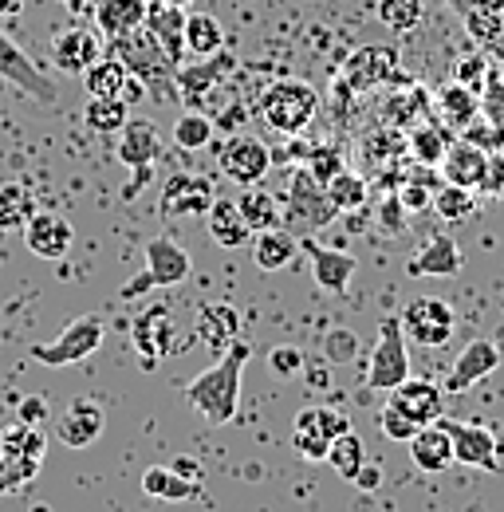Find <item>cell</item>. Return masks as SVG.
<instances>
[{"label": "cell", "instance_id": "6da1fadb", "mask_svg": "<svg viewBox=\"0 0 504 512\" xmlns=\"http://www.w3.org/2000/svg\"><path fill=\"white\" fill-rule=\"evenodd\" d=\"M249 359H252V347L237 339L229 351H221V359H217L209 371H201L197 379L186 383V402L209 422V426L233 422L237 402H241V379H245Z\"/></svg>", "mask_w": 504, "mask_h": 512}, {"label": "cell", "instance_id": "7a4b0ae2", "mask_svg": "<svg viewBox=\"0 0 504 512\" xmlns=\"http://www.w3.org/2000/svg\"><path fill=\"white\" fill-rule=\"evenodd\" d=\"M107 56L123 60V67L142 83L150 87L154 95H166V87H174V75H178V64L162 52V44L146 32V28H134L119 40H107Z\"/></svg>", "mask_w": 504, "mask_h": 512}, {"label": "cell", "instance_id": "3957f363", "mask_svg": "<svg viewBox=\"0 0 504 512\" xmlns=\"http://www.w3.org/2000/svg\"><path fill=\"white\" fill-rule=\"evenodd\" d=\"M319 111V95L304 79H276L260 95V119L280 134H300Z\"/></svg>", "mask_w": 504, "mask_h": 512}, {"label": "cell", "instance_id": "277c9868", "mask_svg": "<svg viewBox=\"0 0 504 512\" xmlns=\"http://www.w3.org/2000/svg\"><path fill=\"white\" fill-rule=\"evenodd\" d=\"M107 339V323L103 316H79L63 327L60 335L44 339L32 347V359L44 363V367H71V363H83L91 359Z\"/></svg>", "mask_w": 504, "mask_h": 512}, {"label": "cell", "instance_id": "5b68a950", "mask_svg": "<svg viewBox=\"0 0 504 512\" xmlns=\"http://www.w3.org/2000/svg\"><path fill=\"white\" fill-rule=\"evenodd\" d=\"M193 276V260L189 253L174 241V237H154L146 241V272L138 280H130L123 292V300H138L142 292L150 288H174V284H186Z\"/></svg>", "mask_w": 504, "mask_h": 512}, {"label": "cell", "instance_id": "8992f818", "mask_svg": "<svg viewBox=\"0 0 504 512\" xmlns=\"http://www.w3.org/2000/svg\"><path fill=\"white\" fill-rule=\"evenodd\" d=\"M410 379V355H406V335H402V323L398 316L382 323L378 331V343L371 351V363H367V390H394Z\"/></svg>", "mask_w": 504, "mask_h": 512}, {"label": "cell", "instance_id": "52a82bcc", "mask_svg": "<svg viewBox=\"0 0 504 512\" xmlns=\"http://www.w3.org/2000/svg\"><path fill=\"white\" fill-rule=\"evenodd\" d=\"M398 323H402V335L410 343H418V347H445L453 339L457 316L438 296H418V300H410L398 312Z\"/></svg>", "mask_w": 504, "mask_h": 512}, {"label": "cell", "instance_id": "ba28073f", "mask_svg": "<svg viewBox=\"0 0 504 512\" xmlns=\"http://www.w3.org/2000/svg\"><path fill=\"white\" fill-rule=\"evenodd\" d=\"M130 343H134V351L142 355L146 367L162 363L166 355H178L182 343H178V320H174V312L162 308V304L142 308L134 316V323H130Z\"/></svg>", "mask_w": 504, "mask_h": 512}, {"label": "cell", "instance_id": "9c48e42d", "mask_svg": "<svg viewBox=\"0 0 504 512\" xmlns=\"http://www.w3.org/2000/svg\"><path fill=\"white\" fill-rule=\"evenodd\" d=\"M48 453V434L44 426H28V422H12L0 430V457L12 465V473L20 477V485L36 481L40 465Z\"/></svg>", "mask_w": 504, "mask_h": 512}, {"label": "cell", "instance_id": "30bf717a", "mask_svg": "<svg viewBox=\"0 0 504 512\" xmlns=\"http://www.w3.org/2000/svg\"><path fill=\"white\" fill-rule=\"evenodd\" d=\"M0 79L12 83L16 91H24L36 103H56V83L32 64V56L0 28Z\"/></svg>", "mask_w": 504, "mask_h": 512}, {"label": "cell", "instance_id": "8fae6325", "mask_svg": "<svg viewBox=\"0 0 504 512\" xmlns=\"http://www.w3.org/2000/svg\"><path fill=\"white\" fill-rule=\"evenodd\" d=\"M394 79H406V75H402L398 52L386 44H367L343 64V91H375Z\"/></svg>", "mask_w": 504, "mask_h": 512}, {"label": "cell", "instance_id": "7c38bea8", "mask_svg": "<svg viewBox=\"0 0 504 512\" xmlns=\"http://www.w3.org/2000/svg\"><path fill=\"white\" fill-rule=\"evenodd\" d=\"M213 201H217V190L205 174H170L158 193L162 217H205Z\"/></svg>", "mask_w": 504, "mask_h": 512}, {"label": "cell", "instance_id": "4fadbf2b", "mask_svg": "<svg viewBox=\"0 0 504 512\" xmlns=\"http://www.w3.org/2000/svg\"><path fill=\"white\" fill-rule=\"evenodd\" d=\"M449 442H453V461L469 465V469H485L497 473V457H501V442L493 430H485L481 422H445Z\"/></svg>", "mask_w": 504, "mask_h": 512}, {"label": "cell", "instance_id": "5bb4252c", "mask_svg": "<svg viewBox=\"0 0 504 512\" xmlns=\"http://www.w3.org/2000/svg\"><path fill=\"white\" fill-rule=\"evenodd\" d=\"M103 430H107V414H103V406L95 402V398H71L67 406H63V414L56 418V438H60L67 449H87L95 446L99 438H103Z\"/></svg>", "mask_w": 504, "mask_h": 512}, {"label": "cell", "instance_id": "9a60e30c", "mask_svg": "<svg viewBox=\"0 0 504 512\" xmlns=\"http://www.w3.org/2000/svg\"><path fill=\"white\" fill-rule=\"evenodd\" d=\"M107 56V44L95 28H83V24H71L52 36V60L56 67H63L67 75H83L91 64H99Z\"/></svg>", "mask_w": 504, "mask_h": 512}, {"label": "cell", "instance_id": "2e32d148", "mask_svg": "<svg viewBox=\"0 0 504 512\" xmlns=\"http://www.w3.org/2000/svg\"><path fill=\"white\" fill-rule=\"evenodd\" d=\"M288 221L296 229H304V233H312L319 225L335 221V205L327 201L323 186L315 182L308 170H296V178L288 186Z\"/></svg>", "mask_w": 504, "mask_h": 512}, {"label": "cell", "instance_id": "e0dca14e", "mask_svg": "<svg viewBox=\"0 0 504 512\" xmlns=\"http://www.w3.org/2000/svg\"><path fill=\"white\" fill-rule=\"evenodd\" d=\"M221 170L241 182V186H256L264 182V174L272 170V150L260 142V138H249V134H233L221 150Z\"/></svg>", "mask_w": 504, "mask_h": 512}, {"label": "cell", "instance_id": "ac0fdd59", "mask_svg": "<svg viewBox=\"0 0 504 512\" xmlns=\"http://www.w3.org/2000/svg\"><path fill=\"white\" fill-rule=\"evenodd\" d=\"M20 233H24L28 253L40 256V260H63L75 245V229H71V221L63 213H40L36 209L32 221Z\"/></svg>", "mask_w": 504, "mask_h": 512}, {"label": "cell", "instance_id": "d6986e66", "mask_svg": "<svg viewBox=\"0 0 504 512\" xmlns=\"http://www.w3.org/2000/svg\"><path fill=\"white\" fill-rule=\"evenodd\" d=\"M497 367H501V347H497L493 339H473V343L457 355V363H453V371L445 375L441 390H445V394H465L469 386L489 379Z\"/></svg>", "mask_w": 504, "mask_h": 512}, {"label": "cell", "instance_id": "ffe728a7", "mask_svg": "<svg viewBox=\"0 0 504 512\" xmlns=\"http://www.w3.org/2000/svg\"><path fill=\"white\" fill-rule=\"evenodd\" d=\"M300 249H304L308 260H312V276L323 292L343 296V292L351 288V276H355V268H359L355 256L343 253V249H331V245H319V241H312V237H304Z\"/></svg>", "mask_w": 504, "mask_h": 512}, {"label": "cell", "instance_id": "44dd1931", "mask_svg": "<svg viewBox=\"0 0 504 512\" xmlns=\"http://www.w3.org/2000/svg\"><path fill=\"white\" fill-rule=\"evenodd\" d=\"M390 406L402 410L406 418H414L418 426H430V422H441V410H445V390L430 379H406L402 386L390 390Z\"/></svg>", "mask_w": 504, "mask_h": 512}, {"label": "cell", "instance_id": "7402d4cb", "mask_svg": "<svg viewBox=\"0 0 504 512\" xmlns=\"http://www.w3.org/2000/svg\"><path fill=\"white\" fill-rule=\"evenodd\" d=\"M186 8H178V4H162V0H150V8H146V32L162 44V52L174 60V64L182 67L186 60Z\"/></svg>", "mask_w": 504, "mask_h": 512}, {"label": "cell", "instance_id": "603a6c76", "mask_svg": "<svg viewBox=\"0 0 504 512\" xmlns=\"http://www.w3.org/2000/svg\"><path fill=\"white\" fill-rule=\"evenodd\" d=\"M233 67H237V60H233V56H225V52L205 56V60H197V64L178 67L174 87H178V95H182L186 103H201V99H209V95H213V87H217L221 79H229V71H233Z\"/></svg>", "mask_w": 504, "mask_h": 512}, {"label": "cell", "instance_id": "cb8c5ba5", "mask_svg": "<svg viewBox=\"0 0 504 512\" xmlns=\"http://www.w3.org/2000/svg\"><path fill=\"white\" fill-rule=\"evenodd\" d=\"M441 178L465 190H481L485 186V170H489V150H481L477 142H453L441 158Z\"/></svg>", "mask_w": 504, "mask_h": 512}, {"label": "cell", "instance_id": "d4e9b609", "mask_svg": "<svg viewBox=\"0 0 504 512\" xmlns=\"http://www.w3.org/2000/svg\"><path fill=\"white\" fill-rule=\"evenodd\" d=\"M115 154H119V162L130 166V170H146V166H154L162 158V134H158L154 123H146V119H130L119 130Z\"/></svg>", "mask_w": 504, "mask_h": 512}, {"label": "cell", "instance_id": "484cf974", "mask_svg": "<svg viewBox=\"0 0 504 512\" xmlns=\"http://www.w3.org/2000/svg\"><path fill=\"white\" fill-rule=\"evenodd\" d=\"M406 446H410V461H414L422 473H445V469L453 465V442H449L445 422L422 426Z\"/></svg>", "mask_w": 504, "mask_h": 512}, {"label": "cell", "instance_id": "4316f807", "mask_svg": "<svg viewBox=\"0 0 504 512\" xmlns=\"http://www.w3.org/2000/svg\"><path fill=\"white\" fill-rule=\"evenodd\" d=\"M237 335H241V312L233 304H205L197 312V339L205 347H213L217 355L229 351L237 343Z\"/></svg>", "mask_w": 504, "mask_h": 512}, {"label": "cell", "instance_id": "83f0119b", "mask_svg": "<svg viewBox=\"0 0 504 512\" xmlns=\"http://www.w3.org/2000/svg\"><path fill=\"white\" fill-rule=\"evenodd\" d=\"M146 8H150V0H99L95 4V32L103 40H119V36L146 24Z\"/></svg>", "mask_w": 504, "mask_h": 512}, {"label": "cell", "instance_id": "f1b7e54d", "mask_svg": "<svg viewBox=\"0 0 504 512\" xmlns=\"http://www.w3.org/2000/svg\"><path fill=\"white\" fill-rule=\"evenodd\" d=\"M205 229H209V237H213L221 249L252 245V229L245 225L237 201H229V197H217V201L209 205V213H205Z\"/></svg>", "mask_w": 504, "mask_h": 512}, {"label": "cell", "instance_id": "f546056e", "mask_svg": "<svg viewBox=\"0 0 504 512\" xmlns=\"http://www.w3.org/2000/svg\"><path fill=\"white\" fill-rule=\"evenodd\" d=\"M142 493L154 497V501H170V505H186L201 497V481H189L182 477L174 465H150L142 473Z\"/></svg>", "mask_w": 504, "mask_h": 512}, {"label": "cell", "instance_id": "4dcf8cb0", "mask_svg": "<svg viewBox=\"0 0 504 512\" xmlns=\"http://www.w3.org/2000/svg\"><path fill=\"white\" fill-rule=\"evenodd\" d=\"M300 249V241L288 233V229H264V233H252V264L260 272H280L292 264V256Z\"/></svg>", "mask_w": 504, "mask_h": 512}, {"label": "cell", "instance_id": "1f68e13d", "mask_svg": "<svg viewBox=\"0 0 504 512\" xmlns=\"http://www.w3.org/2000/svg\"><path fill=\"white\" fill-rule=\"evenodd\" d=\"M461 272V249L453 237H434L422 253L410 260V276H430V280H449Z\"/></svg>", "mask_w": 504, "mask_h": 512}, {"label": "cell", "instance_id": "d6a6232c", "mask_svg": "<svg viewBox=\"0 0 504 512\" xmlns=\"http://www.w3.org/2000/svg\"><path fill=\"white\" fill-rule=\"evenodd\" d=\"M225 52V24L213 12H189L186 16V56L205 60Z\"/></svg>", "mask_w": 504, "mask_h": 512}, {"label": "cell", "instance_id": "836d02e7", "mask_svg": "<svg viewBox=\"0 0 504 512\" xmlns=\"http://www.w3.org/2000/svg\"><path fill=\"white\" fill-rule=\"evenodd\" d=\"M438 111L449 127L465 130V127H473V119H477V111H481V95H477L473 87H465V83L453 79V83H445L438 91Z\"/></svg>", "mask_w": 504, "mask_h": 512}, {"label": "cell", "instance_id": "e575fe53", "mask_svg": "<svg viewBox=\"0 0 504 512\" xmlns=\"http://www.w3.org/2000/svg\"><path fill=\"white\" fill-rule=\"evenodd\" d=\"M126 83H130V71H126L123 60H115V56H103L99 64H91L83 71L87 99H123Z\"/></svg>", "mask_w": 504, "mask_h": 512}, {"label": "cell", "instance_id": "d590c367", "mask_svg": "<svg viewBox=\"0 0 504 512\" xmlns=\"http://www.w3.org/2000/svg\"><path fill=\"white\" fill-rule=\"evenodd\" d=\"M237 209H241V217H245V225H249L252 233H264V229H276L280 225V205H276V197L268 190H256V186H245L241 197H237Z\"/></svg>", "mask_w": 504, "mask_h": 512}, {"label": "cell", "instance_id": "8d00e7d4", "mask_svg": "<svg viewBox=\"0 0 504 512\" xmlns=\"http://www.w3.org/2000/svg\"><path fill=\"white\" fill-rule=\"evenodd\" d=\"M32 213H36V197H32L28 186H20V182H4L0 186V233L24 229L32 221Z\"/></svg>", "mask_w": 504, "mask_h": 512}, {"label": "cell", "instance_id": "74e56055", "mask_svg": "<svg viewBox=\"0 0 504 512\" xmlns=\"http://www.w3.org/2000/svg\"><path fill=\"white\" fill-rule=\"evenodd\" d=\"M83 123L95 134H119L130 123V103L126 99H87Z\"/></svg>", "mask_w": 504, "mask_h": 512}, {"label": "cell", "instance_id": "f35d334b", "mask_svg": "<svg viewBox=\"0 0 504 512\" xmlns=\"http://www.w3.org/2000/svg\"><path fill=\"white\" fill-rule=\"evenodd\" d=\"M327 465L343 477V481H355V473L367 465V446H363V438L359 434H339L335 442H331V449H327Z\"/></svg>", "mask_w": 504, "mask_h": 512}, {"label": "cell", "instance_id": "ab89813d", "mask_svg": "<svg viewBox=\"0 0 504 512\" xmlns=\"http://www.w3.org/2000/svg\"><path fill=\"white\" fill-rule=\"evenodd\" d=\"M449 146L453 142H449V134H445L441 123H418V127L410 130V154L422 166H441V158H445Z\"/></svg>", "mask_w": 504, "mask_h": 512}, {"label": "cell", "instance_id": "60d3db41", "mask_svg": "<svg viewBox=\"0 0 504 512\" xmlns=\"http://www.w3.org/2000/svg\"><path fill=\"white\" fill-rule=\"evenodd\" d=\"M473 209H477V193L465 190V186L445 182V186L434 190V213H438L441 221H469Z\"/></svg>", "mask_w": 504, "mask_h": 512}, {"label": "cell", "instance_id": "b9f144b4", "mask_svg": "<svg viewBox=\"0 0 504 512\" xmlns=\"http://www.w3.org/2000/svg\"><path fill=\"white\" fill-rule=\"evenodd\" d=\"M292 426H312V430H319L323 438H331V442H335L339 434H347V430H351V418H347L339 406H327V402H323V406H304V410L296 414V422H292Z\"/></svg>", "mask_w": 504, "mask_h": 512}, {"label": "cell", "instance_id": "7bdbcfd3", "mask_svg": "<svg viewBox=\"0 0 504 512\" xmlns=\"http://www.w3.org/2000/svg\"><path fill=\"white\" fill-rule=\"evenodd\" d=\"M323 193H327V201L335 205V213H347V209H359V205L367 201V182H363L359 174H351V170H339V174L323 186Z\"/></svg>", "mask_w": 504, "mask_h": 512}, {"label": "cell", "instance_id": "ee69618b", "mask_svg": "<svg viewBox=\"0 0 504 512\" xmlns=\"http://www.w3.org/2000/svg\"><path fill=\"white\" fill-rule=\"evenodd\" d=\"M174 142L182 150H189V154L193 150H205L213 142V119L205 111H182L178 123H174Z\"/></svg>", "mask_w": 504, "mask_h": 512}, {"label": "cell", "instance_id": "f6af8a7d", "mask_svg": "<svg viewBox=\"0 0 504 512\" xmlns=\"http://www.w3.org/2000/svg\"><path fill=\"white\" fill-rule=\"evenodd\" d=\"M378 20L390 32L406 36V32H414L422 24V0H378Z\"/></svg>", "mask_w": 504, "mask_h": 512}, {"label": "cell", "instance_id": "bcb514c9", "mask_svg": "<svg viewBox=\"0 0 504 512\" xmlns=\"http://www.w3.org/2000/svg\"><path fill=\"white\" fill-rule=\"evenodd\" d=\"M308 174H312L319 186H327L339 170H343V154L335 150V146H315V150H308V166H304Z\"/></svg>", "mask_w": 504, "mask_h": 512}, {"label": "cell", "instance_id": "7dc6e473", "mask_svg": "<svg viewBox=\"0 0 504 512\" xmlns=\"http://www.w3.org/2000/svg\"><path fill=\"white\" fill-rule=\"evenodd\" d=\"M378 426H382V434H386L390 442H410V438L422 430L414 418H406V414H402V410H394L390 402H386V410L378 414Z\"/></svg>", "mask_w": 504, "mask_h": 512}, {"label": "cell", "instance_id": "c3c4849f", "mask_svg": "<svg viewBox=\"0 0 504 512\" xmlns=\"http://www.w3.org/2000/svg\"><path fill=\"white\" fill-rule=\"evenodd\" d=\"M292 446H296L300 457H308V461H327L331 438H323L312 426H292Z\"/></svg>", "mask_w": 504, "mask_h": 512}, {"label": "cell", "instance_id": "681fc988", "mask_svg": "<svg viewBox=\"0 0 504 512\" xmlns=\"http://www.w3.org/2000/svg\"><path fill=\"white\" fill-rule=\"evenodd\" d=\"M323 351H327V359L331 363H351L355 355H359V335H351V331H331L327 339H323Z\"/></svg>", "mask_w": 504, "mask_h": 512}, {"label": "cell", "instance_id": "f907efd6", "mask_svg": "<svg viewBox=\"0 0 504 512\" xmlns=\"http://www.w3.org/2000/svg\"><path fill=\"white\" fill-rule=\"evenodd\" d=\"M268 367L280 375V379H292V375H300L304 371V351L300 347H272V355H268Z\"/></svg>", "mask_w": 504, "mask_h": 512}, {"label": "cell", "instance_id": "816d5d0a", "mask_svg": "<svg viewBox=\"0 0 504 512\" xmlns=\"http://www.w3.org/2000/svg\"><path fill=\"white\" fill-rule=\"evenodd\" d=\"M398 201H402L406 213H422V209L434 205V190L422 186V182H402V186H398Z\"/></svg>", "mask_w": 504, "mask_h": 512}, {"label": "cell", "instance_id": "f5cc1de1", "mask_svg": "<svg viewBox=\"0 0 504 512\" xmlns=\"http://www.w3.org/2000/svg\"><path fill=\"white\" fill-rule=\"evenodd\" d=\"M485 79H489V64H485L481 56H465V60L457 64V83H465V87H473L477 95L485 91Z\"/></svg>", "mask_w": 504, "mask_h": 512}, {"label": "cell", "instance_id": "db71d44e", "mask_svg": "<svg viewBox=\"0 0 504 512\" xmlns=\"http://www.w3.org/2000/svg\"><path fill=\"white\" fill-rule=\"evenodd\" d=\"M16 422H28V426H44L48 422V398L44 394H32L16 406Z\"/></svg>", "mask_w": 504, "mask_h": 512}, {"label": "cell", "instance_id": "11a10c76", "mask_svg": "<svg viewBox=\"0 0 504 512\" xmlns=\"http://www.w3.org/2000/svg\"><path fill=\"white\" fill-rule=\"evenodd\" d=\"M481 193H489V197H504V154L501 150H493L489 154V170H485V186Z\"/></svg>", "mask_w": 504, "mask_h": 512}, {"label": "cell", "instance_id": "9f6ffc18", "mask_svg": "<svg viewBox=\"0 0 504 512\" xmlns=\"http://www.w3.org/2000/svg\"><path fill=\"white\" fill-rule=\"evenodd\" d=\"M402 213H406V209H402V201H398V193L382 201V225H390L394 233H398V229H402V221H406Z\"/></svg>", "mask_w": 504, "mask_h": 512}, {"label": "cell", "instance_id": "6f0895ef", "mask_svg": "<svg viewBox=\"0 0 504 512\" xmlns=\"http://www.w3.org/2000/svg\"><path fill=\"white\" fill-rule=\"evenodd\" d=\"M355 489H363V493H375L378 485H382V469L378 465H363L359 473H355V481H351Z\"/></svg>", "mask_w": 504, "mask_h": 512}, {"label": "cell", "instance_id": "680465c9", "mask_svg": "<svg viewBox=\"0 0 504 512\" xmlns=\"http://www.w3.org/2000/svg\"><path fill=\"white\" fill-rule=\"evenodd\" d=\"M12 489H24V485H20V477L12 473V465L0 457V497H4V493H12Z\"/></svg>", "mask_w": 504, "mask_h": 512}, {"label": "cell", "instance_id": "91938a15", "mask_svg": "<svg viewBox=\"0 0 504 512\" xmlns=\"http://www.w3.org/2000/svg\"><path fill=\"white\" fill-rule=\"evenodd\" d=\"M174 469H178L182 477H189V481H201V465H197L193 457H178V461H174Z\"/></svg>", "mask_w": 504, "mask_h": 512}, {"label": "cell", "instance_id": "94428289", "mask_svg": "<svg viewBox=\"0 0 504 512\" xmlns=\"http://www.w3.org/2000/svg\"><path fill=\"white\" fill-rule=\"evenodd\" d=\"M24 4H28V0H0V16H4V20H12V16H20V12H24Z\"/></svg>", "mask_w": 504, "mask_h": 512}, {"label": "cell", "instance_id": "6125c7cd", "mask_svg": "<svg viewBox=\"0 0 504 512\" xmlns=\"http://www.w3.org/2000/svg\"><path fill=\"white\" fill-rule=\"evenodd\" d=\"M162 4H178V8H186L189 0H162Z\"/></svg>", "mask_w": 504, "mask_h": 512}]
</instances>
